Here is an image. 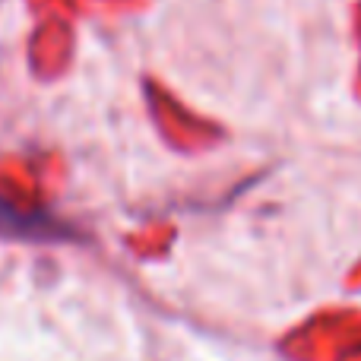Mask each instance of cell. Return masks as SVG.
I'll return each mask as SVG.
<instances>
[]
</instances>
